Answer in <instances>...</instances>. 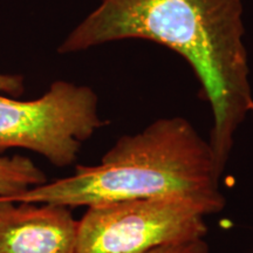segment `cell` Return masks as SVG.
Masks as SVG:
<instances>
[{"mask_svg": "<svg viewBox=\"0 0 253 253\" xmlns=\"http://www.w3.org/2000/svg\"><path fill=\"white\" fill-rule=\"evenodd\" d=\"M107 125L90 87L55 81L45 94L23 101L0 94V153L25 149L56 168L77 162L82 145Z\"/></svg>", "mask_w": 253, "mask_h": 253, "instance_id": "cell-3", "label": "cell"}, {"mask_svg": "<svg viewBox=\"0 0 253 253\" xmlns=\"http://www.w3.org/2000/svg\"><path fill=\"white\" fill-rule=\"evenodd\" d=\"M251 114L253 115V107H252V109H251Z\"/></svg>", "mask_w": 253, "mask_h": 253, "instance_id": "cell-9", "label": "cell"}, {"mask_svg": "<svg viewBox=\"0 0 253 253\" xmlns=\"http://www.w3.org/2000/svg\"><path fill=\"white\" fill-rule=\"evenodd\" d=\"M47 181L46 173L28 157L0 153V196L13 197Z\"/></svg>", "mask_w": 253, "mask_h": 253, "instance_id": "cell-6", "label": "cell"}, {"mask_svg": "<svg viewBox=\"0 0 253 253\" xmlns=\"http://www.w3.org/2000/svg\"><path fill=\"white\" fill-rule=\"evenodd\" d=\"M217 213L191 198L164 197L91 205L78 220L75 253H149L204 239Z\"/></svg>", "mask_w": 253, "mask_h": 253, "instance_id": "cell-4", "label": "cell"}, {"mask_svg": "<svg viewBox=\"0 0 253 253\" xmlns=\"http://www.w3.org/2000/svg\"><path fill=\"white\" fill-rule=\"evenodd\" d=\"M149 253H209V246L204 239L179 243L156 249Z\"/></svg>", "mask_w": 253, "mask_h": 253, "instance_id": "cell-7", "label": "cell"}, {"mask_svg": "<svg viewBox=\"0 0 253 253\" xmlns=\"http://www.w3.org/2000/svg\"><path fill=\"white\" fill-rule=\"evenodd\" d=\"M220 176L209 141L189 120L173 116L120 137L99 164L77 166L72 175L6 198L73 209L183 197L203 202L220 212L226 204Z\"/></svg>", "mask_w": 253, "mask_h": 253, "instance_id": "cell-2", "label": "cell"}, {"mask_svg": "<svg viewBox=\"0 0 253 253\" xmlns=\"http://www.w3.org/2000/svg\"><path fill=\"white\" fill-rule=\"evenodd\" d=\"M243 0H100L60 43L59 54L142 39L185 59L213 115L210 143L223 173L253 107Z\"/></svg>", "mask_w": 253, "mask_h": 253, "instance_id": "cell-1", "label": "cell"}, {"mask_svg": "<svg viewBox=\"0 0 253 253\" xmlns=\"http://www.w3.org/2000/svg\"><path fill=\"white\" fill-rule=\"evenodd\" d=\"M77 235L69 208L0 196V253H75Z\"/></svg>", "mask_w": 253, "mask_h": 253, "instance_id": "cell-5", "label": "cell"}, {"mask_svg": "<svg viewBox=\"0 0 253 253\" xmlns=\"http://www.w3.org/2000/svg\"><path fill=\"white\" fill-rule=\"evenodd\" d=\"M24 90L25 82L21 75L0 73V94L18 97L23 95Z\"/></svg>", "mask_w": 253, "mask_h": 253, "instance_id": "cell-8", "label": "cell"}]
</instances>
